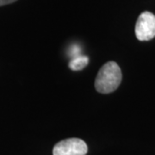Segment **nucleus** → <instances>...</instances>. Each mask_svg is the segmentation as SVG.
Here are the masks:
<instances>
[{
  "label": "nucleus",
  "instance_id": "nucleus-1",
  "mask_svg": "<svg viewBox=\"0 0 155 155\" xmlns=\"http://www.w3.org/2000/svg\"><path fill=\"white\" fill-rule=\"evenodd\" d=\"M122 78L119 66L114 61H109L99 69L95 80V88L99 93L109 94L119 87Z\"/></svg>",
  "mask_w": 155,
  "mask_h": 155
},
{
  "label": "nucleus",
  "instance_id": "nucleus-2",
  "mask_svg": "<svg viewBox=\"0 0 155 155\" xmlns=\"http://www.w3.org/2000/svg\"><path fill=\"white\" fill-rule=\"evenodd\" d=\"M135 35L139 41H146L155 37V16L149 11L142 12L135 25Z\"/></svg>",
  "mask_w": 155,
  "mask_h": 155
},
{
  "label": "nucleus",
  "instance_id": "nucleus-3",
  "mask_svg": "<svg viewBox=\"0 0 155 155\" xmlns=\"http://www.w3.org/2000/svg\"><path fill=\"white\" fill-rule=\"evenodd\" d=\"M88 147L83 140L70 138L63 140L54 146V155H86Z\"/></svg>",
  "mask_w": 155,
  "mask_h": 155
},
{
  "label": "nucleus",
  "instance_id": "nucleus-4",
  "mask_svg": "<svg viewBox=\"0 0 155 155\" xmlns=\"http://www.w3.org/2000/svg\"><path fill=\"white\" fill-rule=\"evenodd\" d=\"M88 63L89 58L87 56H74L69 63V67L72 71H80L86 67Z\"/></svg>",
  "mask_w": 155,
  "mask_h": 155
},
{
  "label": "nucleus",
  "instance_id": "nucleus-5",
  "mask_svg": "<svg viewBox=\"0 0 155 155\" xmlns=\"http://www.w3.org/2000/svg\"><path fill=\"white\" fill-rule=\"evenodd\" d=\"M17 0H0V6L6 5H10L14 2H16Z\"/></svg>",
  "mask_w": 155,
  "mask_h": 155
}]
</instances>
